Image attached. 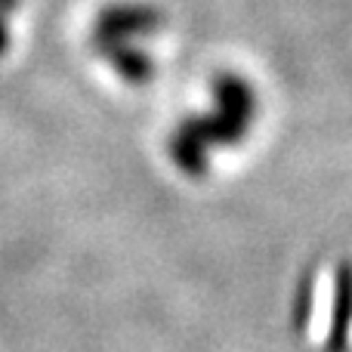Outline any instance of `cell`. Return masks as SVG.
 Instances as JSON below:
<instances>
[{
  "label": "cell",
  "mask_w": 352,
  "mask_h": 352,
  "mask_svg": "<svg viewBox=\"0 0 352 352\" xmlns=\"http://www.w3.org/2000/svg\"><path fill=\"white\" fill-rule=\"evenodd\" d=\"M22 0H0V10H19Z\"/></svg>",
  "instance_id": "8"
},
{
  "label": "cell",
  "mask_w": 352,
  "mask_h": 352,
  "mask_svg": "<svg viewBox=\"0 0 352 352\" xmlns=\"http://www.w3.org/2000/svg\"><path fill=\"white\" fill-rule=\"evenodd\" d=\"M99 56L127 80L130 87H146L155 78V62L148 59L142 50H136L130 41H111V43H96Z\"/></svg>",
  "instance_id": "4"
},
{
  "label": "cell",
  "mask_w": 352,
  "mask_h": 352,
  "mask_svg": "<svg viewBox=\"0 0 352 352\" xmlns=\"http://www.w3.org/2000/svg\"><path fill=\"white\" fill-rule=\"evenodd\" d=\"M352 331V263H337L334 269V303L324 352H346Z\"/></svg>",
  "instance_id": "3"
},
{
  "label": "cell",
  "mask_w": 352,
  "mask_h": 352,
  "mask_svg": "<svg viewBox=\"0 0 352 352\" xmlns=\"http://www.w3.org/2000/svg\"><path fill=\"white\" fill-rule=\"evenodd\" d=\"M10 50V28H6V22H3V12H0V56Z\"/></svg>",
  "instance_id": "7"
},
{
  "label": "cell",
  "mask_w": 352,
  "mask_h": 352,
  "mask_svg": "<svg viewBox=\"0 0 352 352\" xmlns=\"http://www.w3.org/2000/svg\"><path fill=\"white\" fill-rule=\"evenodd\" d=\"M170 158L182 173H188L192 179H201L207 173V142L198 136V130L192 127V121H182L170 136Z\"/></svg>",
  "instance_id": "5"
},
{
  "label": "cell",
  "mask_w": 352,
  "mask_h": 352,
  "mask_svg": "<svg viewBox=\"0 0 352 352\" xmlns=\"http://www.w3.org/2000/svg\"><path fill=\"white\" fill-rule=\"evenodd\" d=\"M312 297H316V272L306 269L300 285H297V297H294V331H297V334H303L306 324H309Z\"/></svg>",
  "instance_id": "6"
},
{
  "label": "cell",
  "mask_w": 352,
  "mask_h": 352,
  "mask_svg": "<svg viewBox=\"0 0 352 352\" xmlns=\"http://www.w3.org/2000/svg\"><path fill=\"white\" fill-rule=\"evenodd\" d=\"M213 93H217V102H219V115L226 121L238 124L241 130H250L254 124V115H256V93L241 74L235 72H219L213 78Z\"/></svg>",
  "instance_id": "2"
},
{
  "label": "cell",
  "mask_w": 352,
  "mask_h": 352,
  "mask_svg": "<svg viewBox=\"0 0 352 352\" xmlns=\"http://www.w3.org/2000/svg\"><path fill=\"white\" fill-rule=\"evenodd\" d=\"M161 22H164V12L152 3H133V0L109 3L93 25V47L111 41H130L140 34H155Z\"/></svg>",
  "instance_id": "1"
}]
</instances>
